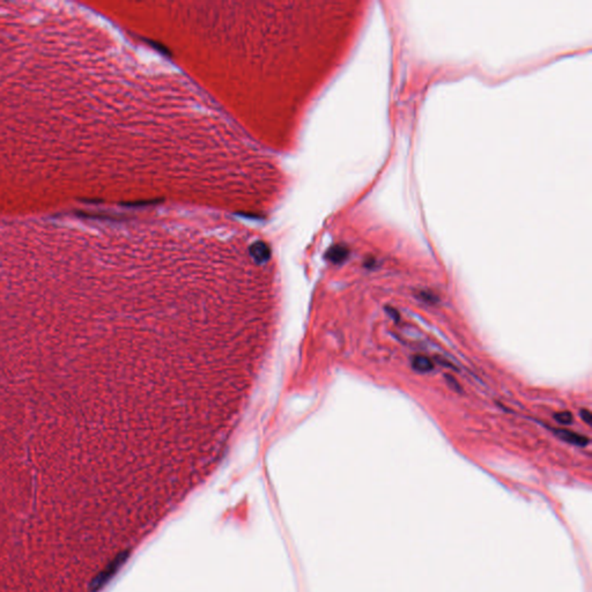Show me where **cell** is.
<instances>
[{
  "mask_svg": "<svg viewBox=\"0 0 592 592\" xmlns=\"http://www.w3.org/2000/svg\"><path fill=\"white\" fill-rule=\"evenodd\" d=\"M552 430L558 438H561L562 441L567 442L569 444H574V446H586L589 444V438L578 434V432L568 430V429H552Z\"/></svg>",
  "mask_w": 592,
  "mask_h": 592,
  "instance_id": "6da1fadb",
  "label": "cell"
},
{
  "mask_svg": "<svg viewBox=\"0 0 592 592\" xmlns=\"http://www.w3.org/2000/svg\"><path fill=\"white\" fill-rule=\"evenodd\" d=\"M412 367L419 372H429L434 369V364H432L430 358L422 356V355H418V356L413 358Z\"/></svg>",
  "mask_w": 592,
  "mask_h": 592,
  "instance_id": "7a4b0ae2",
  "label": "cell"
},
{
  "mask_svg": "<svg viewBox=\"0 0 592 592\" xmlns=\"http://www.w3.org/2000/svg\"><path fill=\"white\" fill-rule=\"evenodd\" d=\"M554 419L558 424H572L574 418H572V414L570 412L566 410V412L555 413Z\"/></svg>",
  "mask_w": 592,
  "mask_h": 592,
  "instance_id": "3957f363",
  "label": "cell"
},
{
  "mask_svg": "<svg viewBox=\"0 0 592 592\" xmlns=\"http://www.w3.org/2000/svg\"><path fill=\"white\" fill-rule=\"evenodd\" d=\"M347 254H348V251L345 248L338 246L331 251V259L334 262H342L347 257Z\"/></svg>",
  "mask_w": 592,
  "mask_h": 592,
  "instance_id": "277c9868",
  "label": "cell"
},
{
  "mask_svg": "<svg viewBox=\"0 0 592 592\" xmlns=\"http://www.w3.org/2000/svg\"><path fill=\"white\" fill-rule=\"evenodd\" d=\"M580 416L582 418V420L586 422V424H591V420H592V416H591V413L589 412L588 410H580Z\"/></svg>",
  "mask_w": 592,
  "mask_h": 592,
  "instance_id": "5b68a950",
  "label": "cell"
}]
</instances>
